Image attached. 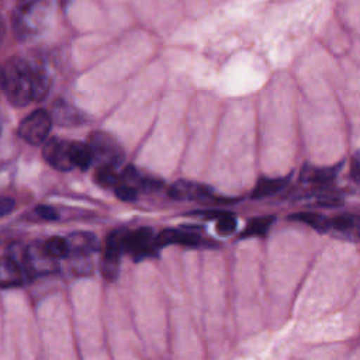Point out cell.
<instances>
[{
  "label": "cell",
  "instance_id": "d4e9b609",
  "mask_svg": "<svg viewBox=\"0 0 360 360\" xmlns=\"http://www.w3.org/2000/svg\"><path fill=\"white\" fill-rule=\"evenodd\" d=\"M217 232L222 236L225 235H229L232 233L235 229H236V218L229 214V212H225L224 215H221L219 218H217V226H215Z\"/></svg>",
  "mask_w": 360,
  "mask_h": 360
},
{
  "label": "cell",
  "instance_id": "f546056e",
  "mask_svg": "<svg viewBox=\"0 0 360 360\" xmlns=\"http://www.w3.org/2000/svg\"><path fill=\"white\" fill-rule=\"evenodd\" d=\"M4 34H6V24H4V18H3V15L0 14V42L3 41Z\"/></svg>",
  "mask_w": 360,
  "mask_h": 360
},
{
  "label": "cell",
  "instance_id": "52a82bcc",
  "mask_svg": "<svg viewBox=\"0 0 360 360\" xmlns=\"http://www.w3.org/2000/svg\"><path fill=\"white\" fill-rule=\"evenodd\" d=\"M42 155L44 159L58 170L68 172L75 167L70 159V141L52 138L45 143Z\"/></svg>",
  "mask_w": 360,
  "mask_h": 360
},
{
  "label": "cell",
  "instance_id": "ac0fdd59",
  "mask_svg": "<svg viewBox=\"0 0 360 360\" xmlns=\"http://www.w3.org/2000/svg\"><path fill=\"white\" fill-rule=\"evenodd\" d=\"M121 255L120 252L111 250V249H104L103 259L100 263V270L101 274L105 280L114 281L117 280L120 274V264H121Z\"/></svg>",
  "mask_w": 360,
  "mask_h": 360
},
{
  "label": "cell",
  "instance_id": "44dd1931",
  "mask_svg": "<svg viewBox=\"0 0 360 360\" xmlns=\"http://www.w3.org/2000/svg\"><path fill=\"white\" fill-rule=\"evenodd\" d=\"M276 221L274 215H263V217H257L253 218L252 221L248 222L245 231L240 233L242 238H248V236H264L269 229L271 228L273 222Z\"/></svg>",
  "mask_w": 360,
  "mask_h": 360
},
{
  "label": "cell",
  "instance_id": "f1b7e54d",
  "mask_svg": "<svg viewBox=\"0 0 360 360\" xmlns=\"http://www.w3.org/2000/svg\"><path fill=\"white\" fill-rule=\"evenodd\" d=\"M15 208V202L10 197H0V217L10 214Z\"/></svg>",
  "mask_w": 360,
  "mask_h": 360
},
{
  "label": "cell",
  "instance_id": "30bf717a",
  "mask_svg": "<svg viewBox=\"0 0 360 360\" xmlns=\"http://www.w3.org/2000/svg\"><path fill=\"white\" fill-rule=\"evenodd\" d=\"M120 180L122 183L134 187L135 190L143 191V193H155L163 187L162 179L153 177L150 174H145L132 165H129L124 169V172L120 176Z\"/></svg>",
  "mask_w": 360,
  "mask_h": 360
},
{
  "label": "cell",
  "instance_id": "6da1fadb",
  "mask_svg": "<svg viewBox=\"0 0 360 360\" xmlns=\"http://www.w3.org/2000/svg\"><path fill=\"white\" fill-rule=\"evenodd\" d=\"M6 97L14 107H24L32 101L31 63L13 58L1 68V84Z\"/></svg>",
  "mask_w": 360,
  "mask_h": 360
},
{
  "label": "cell",
  "instance_id": "cb8c5ba5",
  "mask_svg": "<svg viewBox=\"0 0 360 360\" xmlns=\"http://www.w3.org/2000/svg\"><path fill=\"white\" fill-rule=\"evenodd\" d=\"M44 246L48 250V253L56 259L69 256V245H68V239H65V238H60V236L49 238L44 243Z\"/></svg>",
  "mask_w": 360,
  "mask_h": 360
},
{
  "label": "cell",
  "instance_id": "484cf974",
  "mask_svg": "<svg viewBox=\"0 0 360 360\" xmlns=\"http://www.w3.org/2000/svg\"><path fill=\"white\" fill-rule=\"evenodd\" d=\"M114 193H115V195H117L120 200L127 201V202H132V201H135V200L138 198V190H135L134 187H131V186L122 183L121 180H120V183L114 187Z\"/></svg>",
  "mask_w": 360,
  "mask_h": 360
},
{
  "label": "cell",
  "instance_id": "8992f818",
  "mask_svg": "<svg viewBox=\"0 0 360 360\" xmlns=\"http://www.w3.org/2000/svg\"><path fill=\"white\" fill-rule=\"evenodd\" d=\"M24 264L32 276H44L58 270L56 257L51 256L44 245L28 246L24 255Z\"/></svg>",
  "mask_w": 360,
  "mask_h": 360
},
{
  "label": "cell",
  "instance_id": "7402d4cb",
  "mask_svg": "<svg viewBox=\"0 0 360 360\" xmlns=\"http://www.w3.org/2000/svg\"><path fill=\"white\" fill-rule=\"evenodd\" d=\"M129 231L131 229H128V228H117L112 232H110V235L107 236V240H105V249H111V250L124 253L125 248H127V239H128Z\"/></svg>",
  "mask_w": 360,
  "mask_h": 360
},
{
  "label": "cell",
  "instance_id": "4316f807",
  "mask_svg": "<svg viewBox=\"0 0 360 360\" xmlns=\"http://www.w3.org/2000/svg\"><path fill=\"white\" fill-rule=\"evenodd\" d=\"M35 211L41 218H44L46 221H55L59 218V214L56 212V210L49 205H37Z\"/></svg>",
  "mask_w": 360,
  "mask_h": 360
},
{
  "label": "cell",
  "instance_id": "9c48e42d",
  "mask_svg": "<svg viewBox=\"0 0 360 360\" xmlns=\"http://www.w3.org/2000/svg\"><path fill=\"white\" fill-rule=\"evenodd\" d=\"M169 197L177 201H186V200H214L212 188L207 184L190 181V180H177L174 181L167 191Z\"/></svg>",
  "mask_w": 360,
  "mask_h": 360
},
{
  "label": "cell",
  "instance_id": "ffe728a7",
  "mask_svg": "<svg viewBox=\"0 0 360 360\" xmlns=\"http://www.w3.org/2000/svg\"><path fill=\"white\" fill-rule=\"evenodd\" d=\"M70 159L75 167H79L80 170H87L91 165V152L87 146V143L83 142H70Z\"/></svg>",
  "mask_w": 360,
  "mask_h": 360
},
{
  "label": "cell",
  "instance_id": "2e32d148",
  "mask_svg": "<svg viewBox=\"0 0 360 360\" xmlns=\"http://www.w3.org/2000/svg\"><path fill=\"white\" fill-rule=\"evenodd\" d=\"M31 83H32V101H41L48 96L51 79L45 68L31 63Z\"/></svg>",
  "mask_w": 360,
  "mask_h": 360
},
{
  "label": "cell",
  "instance_id": "277c9868",
  "mask_svg": "<svg viewBox=\"0 0 360 360\" xmlns=\"http://www.w3.org/2000/svg\"><path fill=\"white\" fill-rule=\"evenodd\" d=\"M51 125V114L45 110H35L20 122L18 135L31 145H41L46 139Z\"/></svg>",
  "mask_w": 360,
  "mask_h": 360
},
{
  "label": "cell",
  "instance_id": "7a4b0ae2",
  "mask_svg": "<svg viewBox=\"0 0 360 360\" xmlns=\"http://www.w3.org/2000/svg\"><path fill=\"white\" fill-rule=\"evenodd\" d=\"M51 0H20L13 14V28L20 39L39 35L51 17Z\"/></svg>",
  "mask_w": 360,
  "mask_h": 360
},
{
  "label": "cell",
  "instance_id": "5b68a950",
  "mask_svg": "<svg viewBox=\"0 0 360 360\" xmlns=\"http://www.w3.org/2000/svg\"><path fill=\"white\" fill-rule=\"evenodd\" d=\"M158 249L159 248L155 243L153 231L150 228L143 226L135 231H129L125 252L129 253L135 262L155 256Z\"/></svg>",
  "mask_w": 360,
  "mask_h": 360
},
{
  "label": "cell",
  "instance_id": "3957f363",
  "mask_svg": "<svg viewBox=\"0 0 360 360\" xmlns=\"http://www.w3.org/2000/svg\"><path fill=\"white\" fill-rule=\"evenodd\" d=\"M87 146L91 152V159L96 166L117 167L124 160V149L118 141L103 131H94L87 139Z\"/></svg>",
  "mask_w": 360,
  "mask_h": 360
},
{
  "label": "cell",
  "instance_id": "7c38bea8",
  "mask_svg": "<svg viewBox=\"0 0 360 360\" xmlns=\"http://www.w3.org/2000/svg\"><path fill=\"white\" fill-rule=\"evenodd\" d=\"M342 163L333 166H315L304 165L300 172V180L302 183H328L332 181L340 170Z\"/></svg>",
  "mask_w": 360,
  "mask_h": 360
},
{
  "label": "cell",
  "instance_id": "d6986e66",
  "mask_svg": "<svg viewBox=\"0 0 360 360\" xmlns=\"http://www.w3.org/2000/svg\"><path fill=\"white\" fill-rule=\"evenodd\" d=\"M59 125H76L83 121L80 111L66 103H58L53 105V112L51 115Z\"/></svg>",
  "mask_w": 360,
  "mask_h": 360
},
{
  "label": "cell",
  "instance_id": "83f0119b",
  "mask_svg": "<svg viewBox=\"0 0 360 360\" xmlns=\"http://www.w3.org/2000/svg\"><path fill=\"white\" fill-rule=\"evenodd\" d=\"M350 176L360 181V150H357L353 156H352V165H350Z\"/></svg>",
  "mask_w": 360,
  "mask_h": 360
},
{
  "label": "cell",
  "instance_id": "ba28073f",
  "mask_svg": "<svg viewBox=\"0 0 360 360\" xmlns=\"http://www.w3.org/2000/svg\"><path fill=\"white\" fill-rule=\"evenodd\" d=\"M155 243L158 248H163L167 245H183V246H208L211 242L204 240L202 236L193 232L190 228H167L159 232L155 236Z\"/></svg>",
  "mask_w": 360,
  "mask_h": 360
},
{
  "label": "cell",
  "instance_id": "5bb4252c",
  "mask_svg": "<svg viewBox=\"0 0 360 360\" xmlns=\"http://www.w3.org/2000/svg\"><path fill=\"white\" fill-rule=\"evenodd\" d=\"M290 179L291 174L281 177H260L252 190V198H263L278 193L288 184Z\"/></svg>",
  "mask_w": 360,
  "mask_h": 360
},
{
  "label": "cell",
  "instance_id": "8fae6325",
  "mask_svg": "<svg viewBox=\"0 0 360 360\" xmlns=\"http://www.w3.org/2000/svg\"><path fill=\"white\" fill-rule=\"evenodd\" d=\"M349 242H360V217L354 214H342L330 219V231Z\"/></svg>",
  "mask_w": 360,
  "mask_h": 360
},
{
  "label": "cell",
  "instance_id": "603a6c76",
  "mask_svg": "<svg viewBox=\"0 0 360 360\" xmlns=\"http://www.w3.org/2000/svg\"><path fill=\"white\" fill-rule=\"evenodd\" d=\"M94 177L96 181L103 187H115L120 183V174L112 166H98Z\"/></svg>",
  "mask_w": 360,
  "mask_h": 360
},
{
  "label": "cell",
  "instance_id": "e0dca14e",
  "mask_svg": "<svg viewBox=\"0 0 360 360\" xmlns=\"http://www.w3.org/2000/svg\"><path fill=\"white\" fill-rule=\"evenodd\" d=\"M291 221H300L314 228L316 232L326 233L330 231V218L316 212H294L288 217Z\"/></svg>",
  "mask_w": 360,
  "mask_h": 360
},
{
  "label": "cell",
  "instance_id": "9a60e30c",
  "mask_svg": "<svg viewBox=\"0 0 360 360\" xmlns=\"http://www.w3.org/2000/svg\"><path fill=\"white\" fill-rule=\"evenodd\" d=\"M68 245H69V255L77 257V256L89 255L90 252L96 250L97 239L94 238L93 233L76 232L68 238Z\"/></svg>",
  "mask_w": 360,
  "mask_h": 360
},
{
  "label": "cell",
  "instance_id": "4fadbf2b",
  "mask_svg": "<svg viewBox=\"0 0 360 360\" xmlns=\"http://www.w3.org/2000/svg\"><path fill=\"white\" fill-rule=\"evenodd\" d=\"M24 284L21 266L10 257L0 259V287H18Z\"/></svg>",
  "mask_w": 360,
  "mask_h": 360
}]
</instances>
